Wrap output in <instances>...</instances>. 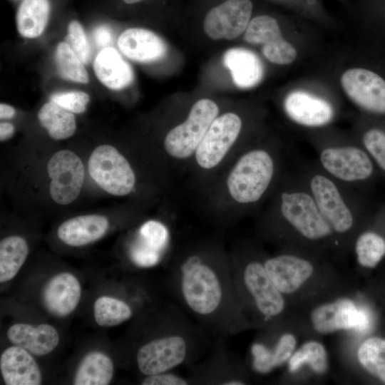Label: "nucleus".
<instances>
[{
  "label": "nucleus",
  "instance_id": "c9c22d12",
  "mask_svg": "<svg viewBox=\"0 0 385 385\" xmlns=\"http://www.w3.org/2000/svg\"><path fill=\"white\" fill-rule=\"evenodd\" d=\"M305 363L318 374L324 373L327 370V353L320 343L309 342L303 344L291 356L289 361V371L294 372Z\"/></svg>",
  "mask_w": 385,
  "mask_h": 385
},
{
  "label": "nucleus",
  "instance_id": "ea45409f",
  "mask_svg": "<svg viewBox=\"0 0 385 385\" xmlns=\"http://www.w3.org/2000/svg\"><path fill=\"white\" fill-rule=\"evenodd\" d=\"M163 253L155 250L138 240L131 247L130 257L137 266L150 267L157 265Z\"/></svg>",
  "mask_w": 385,
  "mask_h": 385
},
{
  "label": "nucleus",
  "instance_id": "a211bd4d",
  "mask_svg": "<svg viewBox=\"0 0 385 385\" xmlns=\"http://www.w3.org/2000/svg\"><path fill=\"white\" fill-rule=\"evenodd\" d=\"M121 53L138 63H151L163 58L167 51L164 41L154 32L143 28H130L117 41Z\"/></svg>",
  "mask_w": 385,
  "mask_h": 385
},
{
  "label": "nucleus",
  "instance_id": "ddd939ff",
  "mask_svg": "<svg viewBox=\"0 0 385 385\" xmlns=\"http://www.w3.org/2000/svg\"><path fill=\"white\" fill-rule=\"evenodd\" d=\"M282 109L292 123L313 130L329 125L337 115V108L331 101L302 90L289 93L283 100Z\"/></svg>",
  "mask_w": 385,
  "mask_h": 385
},
{
  "label": "nucleus",
  "instance_id": "c85d7f7f",
  "mask_svg": "<svg viewBox=\"0 0 385 385\" xmlns=\"http://www.w3.org/2000/svg\"><path fill=\"white\" fill-rule=\"evenodd\" d=\"M29 247L26 240L18 235L6 237L0 242V282L13 279L26 260Z\"/></svg>",
  "mask_w": 385,
  "mask_h": 385
},
{
  "label": "nucleus",
  "instance_id": "b1692460",
  "mask_svg": "<svg viewBox=\"0 0 385 385\" xmlns=\"http://www.w3.org/2000/svg\"><path fill=\"white\" fill-rule=\"evenodd\" d=\"M223 63L230 70L233 82L240 88H252L262 79V63L252 51L242 48H230L223 56Z\"/></svg>",
  "mask_w": 385,
  "mask_h": 385
},
{
  "label": "nucleus",
  "instance_id": "7c9ffc66",
  "mask_svg": "<svg viewBox=\"0 0 385 385\" xmlns=\"http://www.w3.org/2000/svg\"><path fill=\"white\" fill-rule=\"evenodd\" d=\"M54 60L57 73L63 79L80 83L89 81L84 63L66 42L57 45Z\"/></svg>",
  "mask_w": 385,
  "mask_h": 385
},
{
  "label": "nucleus",
  "instance_id": "f257e3e1",
  "mask_svg": "<svg viewBox=\"0 0 385 385\" xmlns=\"http://www.w3.org/2000/svg\"><path fill=\"white\" fill-rule=\"evenodd\" d=\"M170 280L176 305L207 333L228 337L244 325L230 252L219 240L205 239L179 250Z\"/></svg>",
  "mask_w": 385,
  "mask_h": 385
},
{
  "label": "nucleus",
  "instance_id": "393cba45",
  "mask_svg": "<svg viewBox=\"0 0 385 385\" xmlns=\"http://www.w3.org/2000/svg\"><path fill=\"white\" fill-rule=\"evenodd\" d=\"M51 10L50 0H21L16 14L19 33L28 38L40 36L48 24Z\"/></svg>",
  "mask_w": 385,
  "mask_h": 385
},
{
  "label": "nucleus",
  "instance_id": "c03bdc74",
  "mask_svg": "<svg viewBox=\"0 0 385 385\" xmlns=\"http://www.w3.org/2000/svg\"><path fill=\"white\" fill-rule=\"evenodd\" d=\"M16 115V110L10 105L1 103L0 104V118L10 119Z\"/></svg>",
  "mask_w": 385,
  "mask_h": 385
},
{
  "label": "nucleus",
  "instance_id": "4c0bfd02",
  "mask_svg": "<svg viewBox=\"0 0 385 385\" xmlns=\"http://www.w3.org/2000/svg\"><path fill=\"white\" fill-rule=\"evenodd\" d=\"M66 42L84 64L91 58V46L82 25L76 20L70 21L67 27Z\"/></svg>",
  "mask_w": 385,
  "mask_h": 385
},
{
  "label": "nucleus",
  "instance_id": "79ce46f5",
  "mask_svg": "<svg viewBox=\"0 0 385 385\" xmlns=\"http://www.w3.org/2000/svg\"><path fill=\"white\" fill-rule=\"evenodd\" d=\"M93 38L98 46L109 47L113 40L112 29L106 25H99L93 29Z\"/></svg>",
  "mask_w": 385,
  "mask_h": 385
},
{
  "label": "nucleus",
  "instance_id": "f8f14e48",
  "mask_svg": "<svg viewBox=\"0 0 385 385\" xmlns=\"http://www.w3.org/2000/svg\"><path fill=\"white\" fill-rule=\"evenodd\" d=\"M51 178L49 193L58 204L66 205L79 195L84 180V166L73 152L62 150L54 153L47 164Z\"/></svg>",
  "mask_w": 385,
  "mask_h": 385
},
{
  "label": "nucleus",
  "instance_id": "bb28decb",
  "mask_svg": "<svg viewBox=\"0 0 385 385\" xmlns=\"http://www.w3.org/2000/svg\"><path fill=\"white\" fill-rule=\"evenodd\" d=\"M40 124L54 140H63L72 136L76 128L75 116L52 101L44 103L38 113Z\"/></svg>",
  "mask_w": 385,
  "mask_h": 385
},
{
  "label": "nucleus",
  "instance_id": "6ab92c4d",
  "mask_svg": "<svg viewBox=\"0 0 385 385\" xmlns=\"http://www.w3.org/2000/svg\"><path fill=\"white\" fill-rule=\"evenodd\" d=\"M25 349L14 345L5 349L0 358V369L7 385H39L42 382L40 369Z\"/></svg>",
  "mask_w": 385,
  "mask_h": 385
},
{
  "label": "nucleus",
  "instance_id": "2eb2a0df",
  "mask_svg": "<svg viewBox=\"0 0 385 385\" xmlns=\"http://www.w3.org/2000/svg\"><path fill=\"white\" fill-rule=\"evenodd\" d=\"M244 39L251 44L262 45V54L275 64H290L297 56L296 48L282 37L277 20L267 15L250 20Z\"/></svg>",
  "mask_w": 385,
  "mask_h": 385
},
{
  "label": "nucleus",
  "instance_id": "4468645a",
  "mask_svg": "<svg viewBox=\"0 0 385 385\" xmlns=\"http://www.w3.org/2000/svg\"><path fill=\"white\" fill-rule=\"evenodd\" d=\"M312 322L315 330L321 334L341 329L366 332L371 327V319L364 308L356 307L348 299H340L317 307L312 312Z\"/></svg>",
  "mask_w": 385,
  "mask_h": 385
},
{
  "label": "nucleus",
  "instance_id": "7ed1b4c3",
  "mask_svg": "<svg viewBox=\"0 0 385 385\" xmlns=\"http://www.w3.org/2000/svg\"><path fill=\"white\" fill-rule=\"evenodd\" d=\"M277 143H256L239 151L222 179L220 197L234 212L245 214L266 202L286 171Z\"/></svg>",
  "mask_w": 385,
  "mask_h": 385
},
{
  "label": "nucleus",
  "instance_id": "a878e982",
  "mask_svg": "<svg viewBox=\"0 0 385 385\" xmlns=\"http://www.w3.org/2000/svg\"><path fill=\"white\" fill-rule=\"evenodd\" d=\"M113 364L105 354L94 351L88 354L76 370L75 385H107L113 375Z\"/></svg>",
  "mask_w": 385,
  "mask_h": 385
},
{
  "label": "nucleus",
  "instance_id": "72a5a7b5",
  "mask_svg": "<svg viewBox=\"0 0 385 385\" xmlns=\"http://www.w3.org/2000/svg\"><path fill=\"white\" fill-rule=\"evenodd\" d=\"M296 346V339L290 334L282 335L273 349L262 344L257 351V363L259 371L266 373L282 365L289 359Z\"/></svg>",
  "mask_w": 385,
  "mask_h": 385
},
{
  "label": "nucleus",
  "instance_id": "f03ea898",
  "mask_svg": "<svg viewBox=\"0 0 385 385\" xmlns=\"http://www.w3.org/2000/svg\"><path fill=\"white\" fill-rule=\"evenodd\" d=\"M267 202L261 221L272 235L309 244L336 236L296 170H286Z\"/></svg>",
  "mask_w": 385,
  "mask_h": 385
},
{
  "label": "nucleus",
  "instance_id": "58836bf2",
  "mask_svg": "<svg viewBox=\"0 0 385 385\" xmlns=\"http://www.w3.org/2000/svg\"><path fill=\"white\" fill-rule=\"evenodd\" d=\"M50 101L73 113H82L86 111L90 98L83 91H69L54 93L50 96Z\"/></svg>",
  "mask_w": 385,
  "mask_h": 385
},
{
  "label": "nucleus",
  "instance_id": "aec40b11",
  "mask_svg": "<svg viewBox=\"0 0 385 385\" xmlns=\"http://www.w3.org/2000/svg\"><path fill=\"white\" fill-rule=\"evenodd\" d=\"M81 295L78 279L72 274L62 272L53 276L43 291L45 306L52 314L65 317L77 307Z\"/></svg>",
  "mask_w": 385,
  "mask_h": 385
},
{
  "label": "nucleus",
  "instance_id": "37998d69",
  "mask_svg": "<svg viewBox=\"0 0 385 385\" xmlns=\"http://www.w3.org/2000/svg\"><path fill=\"white\" fill-rule=\"evenodd\" d=\"M14 126L7 122H1L0 123V140L4 141L10 138L14 133Z\"/></svg>",
  "mask_w": 385,
  "mask_h": 385
},
{
  "label": "nucleus",
  "instance_id": "1a4fd4ad",
  "mask_svg": "<svg viewBox=\"0 0 385 385\" xmlns=\"http://www.w3.org/2000/svg\"><path fill=\"white\" fill-rule=\"evenodd\" d=\"M243 127L241 117L233 112L218 115L210 125L192 159L196 169L209 173L222 165L232 152Z\"/></svg>",
  "mask_w": 385,
  "mask_h": 385
},
{
  "label": "nucleus",
  "instance_id": "49530a36",
  "mask_svg": "<svg viewBox=\"0 0 385 385\" xmlns=\"http://www.w3.org/2000/svg\"><path fill=\"white\" fill-rule=\"evenodd\" d=\"M122 1L127 4H133L140 2L143 0H122Z\"/></svg>",
  "mask_w": 385,
  "mask_h": 385
},
{
  "label": "nucleus",
  "instance_id": "423d86ee",
  "mask_svg": "<svg viewBox=\"0 0 385 385\" xmlns=\"http://www.w3.org/2000/svg\"><path fill=\"white\" fill-rule=\"evenodd\" d=\"M165 334L142 345L136 354L139 371L145 376L171 371L185 364L197 353L207 333L193 326L184 314Z\"/></svg>",
  "mask_w": 385,
  "mask_h": 385
},
{
  "label": "nucleus",
  "instance_id": "39448f33",
  "mask_svg": "<svg viewBox=\"0 0 385 385\" xmlns=\"http://www.w3.org/2000/svg\"><path fill=\"white\" fill-rule=\"evenodd\" d=\"M311 138L319 168L338 182L364 194L381 178L356 137L316 135Z\"/></svg>",
  "mask_w": 385,
  "mask_h": 385
},
{
  "label": "nucleus",
  "instance_id": "09e8293b",
  "mask_svg": "<svg viewBox=\"0 0 385 385\" xmlns=\"http://www.w3.org/2000/svg\"><path fill=\"white\" fill-rule=\"evenodd\" d=\"M12 1H18V0H12Z\"/></svg>",
  "mask_w": 385,
  "mask_h": 385
},
{
  "label": "nucleus",
  "instance_id": "9d476101",
  "mask_svg": "<svg viewBox=\"0 0 385 385\" xmlns=\"http://www.w3.org/2000/svg\"><path fill=\"white\" fill-rule=\"evenodd\" d=\"M88 167L92 179L113 195H127L135 185V174L130 164L112 145H101L96 148L89 158Z\"/></svg>",
  "mask_w": 385,
  "mask_h": 385
},
{
  "label": "nucleus",
  "instance_id": "5701e85b",
  "mask_svg": "<svg viewBox=\"0 0 385 385\" xmlns=\"http://www.w3.org/2000/svg\"><path fill=\"white\" fill-rule=\"evenodd\" d=\"M93 70L102 84L113 91H120L133 82L134 74L130 64L113 48H103L96 56Z\"/></svg>",
  "mask_w": 385,
  "mask_h": 385
},
{
  "label": "nucleus",
  "instance_id": "6e6552de",
  "mask_svg": "<svg viewBox=\"0 0 385 385\" xmlns=\"http://www.w3.org/2000/svg\"><path fill=\"white\" fill-rule=\"evenodd\" d=\"M219 115V107L212 100L202 98L191 107L182 123L166 134L163 147L166 154L176 161H188L193 155L210 125Z\"/></svg>",
  "mask_w": 385,
  "mask_h": 385
},
{
  "label": "nucleus",
  "instance_id": "4be33fe9",
  "mask_svg": "<svg viewBox=\"0 0 385 385\" xmlns=\"http://www.w3.org/2000/svg\"><path fill=\"white\" fill-rule=\"evenodd\" d=\"M108 226V219L103 215H81L61 223L57 235L63 243L72 247H81L102 237Z\"/></svg>",
  "mask_w": 385,
  "mask_h": 385
},
{
  "label": "nucleus",
  "instance_id": "e433bc0d",
  "mask_svg": "<svg viewBox=\"0 0 385 385\" xmlns=\"http://www.w3.org/2000/svg\"><path fill=\"white\" fill-rule=\"evenodd\" d=\"M138 240L145 245L163 253L169 243V232L162 222L149 220L140 227Z\"/></svg>",
  "mask_w": 385,
  "mask_h": 385
},
{
  "label": "nucleus",
  "instance_id": "412c9836",
  "mask_svg": "<svg viewBox=\"0 0 385 385\" xmlns=\"http://www.w3.org/2000/svg\"><path fill=\"white\" fill-rule=\"evenodd\" d=\"M7 337L14 345L38 356L49 354L59 342L57 330L47 324L37 327L24 323L15 324L8 329Z\"/></svg>",
  "mask_w": 385,
  "mask_h": 385
},
{
  "label": "nucleus",
  "instance_id": "2f4dec72",
  "mask_svg": "<svg viewBox=\"0 0 385 385\" xmlns=\"http://www.w3.org/2000/svg\"><path fill=\"white\" fill-rule=\"evenodd\" d=\"M96 323L103 327L118 325L133 315L130 307L125 302L108 296L98 298L93 305Z\"/></svg>",
  "mask_w": 385,
  "mask_h": 385
},
{
  "label": "nucleus",
  "instance_id": "c756f323",
  "mask_svg": "<svg viewBox=\"0 0 385 385\" xmlns=\"http://www.w3.org/2000/svg\"><path fill=\"white\" fill-rule=\"evenodd\" d=\"M358 262L363 267H374L385 256V237L374 230H366L355 241Z\"/></svg>",
  "mask_w": 385,
  "mask_h": 385
},
{
  "label": "nucleus",
  "instance_id": "a19ab883",
  "mask_svg": "<svg viewBox=\"0 0 385 385\" xmlns=\"http://www.w3.org/2000/svg\"><path fill=\"white\" fill-rule=\"evenodd\" d=\"M192 381L170 371L154 375L145 376L141 381L143 385H188Z\"/></svg>",
  "mask_w": 385,
  "mask_h": 385
},
{
  "label": "nucleus",
  "instance_id": "dca6fc26",
  "mask_svg": "<svg viewBox=\"0 0 385 385\" xmlns=\"http://www.w3.org/2000/svg\"><path fill=\"white\" fill-rule=\"evenodd\" d=\"M252 11L250 0H226L207 12L204 31L213 40L234 39L245 31Z\"/></svg>",
  "mask_w": 385,
  "mask_h": 385
},
{
  "label": "nucleus",
  "instance_id": "a18cd8bd",
  "mask_svg": "<svg viewBox=\"0 0 385 385\" xmlns=\"http://www.w3.org/2000/svg\"><path fill=\"white\" fill-rule=\"evenodd\" d=\"M378 210L381 214L384 224L385 225V203H384Z\"/></svg>",
  "mask_w": 385,
  "mask_h": 385
},
{
  "label": "nucleus",
  "instance_id": "0eeeda50",
  "mask_svg": "<svg viewBox=\"0 0 385 385\" xmlns=\"http://www.w3.org/2000/svg\"><path fill=\"white\" fill-rule=\"evenodd\" d=\"M230 257L240 300L247 295L257 312L265 319L279 315L284 309V299L269 277L263 261L247 258L241 247L231 250Z\"/></svg>",
  "mask_w": 385,
  "mask_h": 385
},
{
  "label": "nucleus",
  "instance_id": "9b49d317",
  "mask_svg": "<svg viewBox=\"0 0 385 385\" xmlns=\"http://www.w3.org/2000/svg\"><path fill=\"white\" fill-rule=\"evenodd\" d=\"M349 99L364 113L385 117V80L378 73L363 68L345 71L340 78Z\"/></svg>",
  "mask_w": 385,
  "mask_h": 385
},
{
  "label": "nucleus",
  "instance_id": "de8ad7c7",
  "mask_svg": "<svg viewBox=\"0 0 385 385\" xmlns=\"http://www.w3.org/2000/svg\"><path fill=\"white\" fill-rule=\"evenodd\" d=\"M384 14H385V3H384Z\"/></svg>",
  "mask_w": 385,
  "mask_h": 385
},
{
  "label": "nucleus",
  "instance_id": "f3484780",
  "mask_svg": "<svg viewBox=\"0 0 385 385\" xmlns=\"http://www.w3.org/2000/svg\"><path fill=\"white\" fill-rule=\"evenodd\" d=\"M263 264L269 277L282 294L294 292L314 272V267L309 260L292 253L267 257Z\"/></svg>",
  "mask_w": 385,
  "mask_h": 385
},
{
  "label": "nucleus",
  "instance_id": "cd10ccee",
  "mask_svg": "<svg viewBox=\"0 0 385 385\" xmlns=\"http://www.w3.org/2000/svg\"><path fill=\"white\" fill-rule=\"evenodd\" d=\"M204 362L199 372L195 373V381L222 385H242L245 381L233 372V361L224 352L217 351Z\"/></svg>",
  "mask_w": 385,
  "mask_h": 385
},
{
  "label": "nucleus",
  "instance_id": "473e14b6",
  "mask_svg": "<svg viewBox=\"0 0 385 385\" xmlns=\"http://www.w3.org/2000/svg\"><path fill=\"white\" fill-rule=\"evenodd\" d=\"M356 138L373 160L381 178H385V127L364 125Z\"/></svg>",
  "mask_w": 385,
  "mask_h": 385
},
{
  "label": "nucleus",
  "instance_id": "20e7f679",
  "mask_svg": "<svg viewBox=\"0 0 385 385\" xmlns=\"http://www.w3.org/2000/svg\"><path fill=\"white\" fill-rule=\"evenodd\" d=\"M296 170L337 237H349L371 216L364 194L328 175L314 160L300 163Z\"/></svg>",
  "mask_w": 385,
  "mask_h": 385
},
{
  "label": "nucleus",
  "instance_id": "f704fd0d",
  "mask_svg": "<svg viewBox=\"0 0 385 385\" xmlns=\"http://www.w3.org/2000/svg\"><path fill=\"white\" fill-rule=\"evenodd\" d=\"M360 364L372 375L385 382V339L373 337L364 341L357 354Z\"/></svg>",
  "mask_w": 385,
  "mask_h": 385
}]
</instances>
